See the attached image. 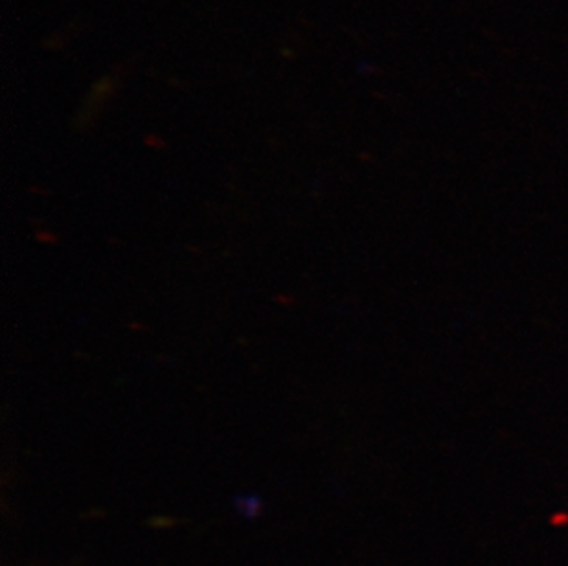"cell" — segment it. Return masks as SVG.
<instances>
[{"label":"cell","instance_id":"cell-1","mask_svg":"<svg viewBox=\"0 0 568 566\" xmlns=\"http://www.w3.org/2000/svg\"><path fill=\"white\" fill-rule=\"evenodd\" d=\"M236 503L245 504V506H236L243 515H247V517H256L257 513L262 512V503L254 497H247L245 501L242 498H237Z\"/></svg>","mask_w":568,"mask_h":566}]
</instances>
